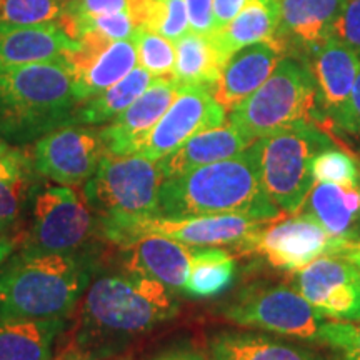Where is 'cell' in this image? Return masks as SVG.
I'll list each match as a JSON object with an SVG mask.
<instances>
[{
    "mask_svg": "<svg viewBox=\"0 0 360 360\" xmlns=\"http://www.w3.org/2000/svg\"><path fill=\"white\" fill-rule=\"evenodd\" d=\"M179 300L155 278L125 269L90 282L74 322L67 321L53 360H102L117 357L137 337L174 319Z\"/></svg>",
    "mask_w": 360,
    "mask_h": 360,
    "instance_id": "obj_1",
    "label": "cell"
},
{
    "mask_svg": "<svg viewBox=\"0 0 360 360\" xmlns=\"http://www.w3.org/2000/svg\"><path fill=\"white\" fill-rule=\"evenodd\" d=\"M250 2L252 0H214V34L231 24Z\"/></svg>",
    "mask_w": 360,
    "mask_h": 360,
    "instance_id": "obj_39",
    "label": "cell"
},
{
    "mask_svg": "<svg viewBox=\"0 0 360 360\" xmlns=\"http://www.w3.org/2000/svg\"><path fill=\"white\" fill-rule=\"evenodd\" d=\"M299 212L315 220L328 236L342 240L360 217V187L315 182Z\"/></svg>",
    "mask_w": 360,
    "mask_h": 360,
    "instance_id": "obj_24",
    "label": "cell"
},
{
    "mask_svg": "<svg viewBox=\"0 0 360 360\" xmlns=\"http://www.w3.org/2000/svg\"><path fill=\"white\" fill-rule=\"evenodd\" d=\"M282 57H285V51L277 40L240 49L227 58L210 92L225 110L231 112L272 75Z\"/></svg>",
    "mask_w": 360,
    "mask_h": 360,
    "instance_id": "obj_18",
    "label": "cell"
},
{
    "mask_svg": "<svg viewBox=\"0 0 360 360\" xmlns=\"http://www.w3.org/2000/svg\"><path fill=\"white\" fill-rule=\"evenodd\" d=\"M37 175L30 154L11 150L0 157V237L13 232L30 207Z\"/></svg>",
    "mask_w": 360,
    "mask_h": 360,
    "instance_id": "obj_25",
    "label": "cell"
},
{
    "mask_svg": "<svg viewBox=\"0 0 360 360\" xmlns=\"http://www.w3.org/2000/svg\"><path fill=\"white\" fill-rule=\"evenodd\" d=\"M295 289L326 319L360 322V276L349 259L326 254L299 270Z\"/></svg>",
    "mask_w": 360,
    "mask_h": 360,
    "instance_id": "obj_14",
    "label": "cell"
},
{
    "mask_svg": "<svg viewBox=\"0 0 360 360\" xmlns=\"http://www.w3.org/2000/svg\"><path fill=\"white\" fill-rule=\"evenodd\" d=\"M191 32L214 34V0H186Z\"/></svg>",
    "mask_w": 360,
    "mask_h": 360,
    "instance_id": "obj_38",
    "label": "cell"
},
{
    "mask_svg": "<svg viewBox=\"0 0 360 360\" xmlns=\"http://www.w3.org/2000/svg\"><path fill=\"white\" fill-rule=\"evenodd\" d=\"M307 60L317 84L323 117L332 127L347 134L352 115V94L360 72V56L352 47L332 37L310 53Z\"/></svg>",
    "mask_w": 360,
    "mask_h": 360,
    "instance_id": "obj_15",
    "label": "cell"
},
{
    "mask_svg": "<svg viewBox=\"0 0 360 360\" xmlns=\"http://www.w3.org/2000/svg\"><path fill=\"white\" fill-rule=\"evenodd\" d=\"M270 220L244 215H200V217H147L109 229L101 236L120 247L148 236H159L188 247H236Z\"/></svg>",
    "mask_w": 360,
    "mask_h": 360,
    "instance_id": "obj_10",
    "label": "cell"
},
{
    "mask_svg": "<svg viewBox=\"0 0 360 360\" xmlns=\"http://www.w3.org/2000/svg\"><path fill=\"white\" fill-rule=\"evenodd\" d=\"M339 242L309 215L297 212L289 219L270 220L233 249L238 254L262 255L277 269L299 272L315 259L334 254Z\"/></svg>",
    "mask_w": 360,
    "mask_h": 360,
    "instance_id": "obj_11",
    "label": "cell"
},
{
    "mask_svg": "<svg viewBox=\"0 0 360 360\" xmlns=\"http://www.w3.org/2000/svg\"><path fill=\"white\" fill-rule=\"evenodd\" d=\"M334 254L344 255V257H360V242L340 240Z\"/></svg>",
    "mask_w": 360,
    "mask_h": 360,
    "instance_id": "obj_42",
    "label": "cell"
},
{
    "mask_svg": "<svg viewBox=\"0 0 360 360\" xmlns=\"http://www.w3.org/2000/svg\"><path fill=\"white\" fill-rule=\"evenodd\" d=\"M29 209L30 229L22 250L82 255L98 232L96 214L72 187L37 180Z\"/></svg>",
    "mask_w": 360,
    "mask_h": 360,
    "instance_id": "obj_8",
    "label": "cell"
},
{
    "mask_svg": "<svg viewBox=\"0 0 360 360\" xmlns=\"http://www.w3.org/2000/svg\"><path fill=\"white\" fill-rule=\"evenodd\" d=\"M162 182L164 175L154 160L139 155H103L82 192L98 220V232L159 215Z\"/></svg>",
    "mask_w": 360,
    "mask_h": 360,
    "instance_id": "obj_6",
    "label": "cell"
},
{
    "mask_svg": "<svg viewBox=\"0 0 360 360\" xmlns=\"http://www.w3.org/2000/svg\"><path fill=\"white\" fill-rule=\"evenodd\" d=\"M72 40L58 24L12 25L0 22V69L60 60L74 52Z\"/></svg>",
    "mask_w": 360,
    "mask_h": 360,
    "instance_id": "obj_19",
    "label": "cell"
},
{
    "mask_svg": "<svg viewBox=\"0 0 360 360\" xmlns=\"http://www.w3.org/2000/svg\"><path fill=\"white\" fill-rule=\"evenodd\" d=\"M281 209L265 193L252 146L242 154L162 182L160 217L244 215L276 220Z\"/></svg>",
    "mask_w": 360,
    "mask_h": 360,
    "instance_id": "obj_2",
    "label": "cell"
},
{
    "mask_svg": "<svg viewBox=\"0 0 360 360\" xmlns=\"http://www.w3.org/2000/svg\"><path fill=\"white\" fill-rule=\"evenodd\" d=\"M312 175L315 182H332L340 186L359 187L360 169L347 152L337 147H327L312 160Z\"/></svg>",
    "mask_w": 360,
    "mask_h": 360,
    "instance_id": "obj_33",
    "label": "cell"
},
{
    "mask_svg": "<svg viewBox=\"0 0 360 360\" xmlns=\"http://www.w3.org/2000/svg\"><path fill=\"white\" fill-rule=\"evenodd\" d=\"M125 269L155 278L170 290H182L197 247L170 238L148 236L125 245Z\"/></svg>",
    "mask_w": 360,
    "mask_h": 360,
    "instance_id": "obj_20",
    "label": "cell"
},
{
    "mask_svg": "<svg viewBox=\"0 0 360 360\" xmlns=\"http://www.w3.org/2000/svg\"><path fill=\"white\" fill-rule=\"evenodd\" d=\"M180 85L174 77H155L148 89L122 114L101 129L105 152L110 155H130L134 147L154 129L177 97Z\"/></svg>",
    "mask_w": 360,
    "mask_h": 360,
    "instance_id": "obj_17",
    "label": "cell"
},
{
    "mask_svg": "<svg viewBox=\"0 0 360 360\" xmlns=\"http://www.w3.org/2000/svg\"><path fill=\"white\" fill-rule=\"evenodd\" d=\"M323 119L319 90L310 67L285 56L260 87L229 112V124L250 141L302 122Z\"/></svg>",
    "mask_w": 360,
    "mask_h": 360,
    "instance_id": "obj_5",
    "label": "cell"
},
{
    "mask_svg": "<svg viewBox=\"0 0 360 360\" xmlns=\"http://www.w3.org/2000/svg\"><path fill=\"white\" fill-rule=\"evenodd\" d=\"M154 32L164 35L174 44L187 32H191L186 0H159Z\"/></svg>",
    "mask_w": 360,
    "mask_h": 360,
    "instance_id": "obj_35",
    "label": "cell"
},
{
    "mask_svg": "<svg viewBox=\"0 0 360 360\" xmlns=\"http://www.w3.org/2000/svg\"><path fill=\"white\" fill-rule=\"evenodd\" d=\"M332 146L314 122L292 125L252 143L264 191L282 214L299 212L315 184L314 157Z\"/></svg>",
    "mask_w": 360,
    "mask_h": 360,
    "instance_id": "obj_7",
    "label": "cell"
},
{
    "mask_svg": "<svg viewBox=\"0 0 360 360\" xmlns=\"http://www.w3.org/2000/svg\"><path fill=\"white\" fill-rule=\"evenodd\" d=\"M342 257H344V255H342ZM345 259H349L350 262L354 264V267L357 269V272H359V276H360V257H345Z\"/></svg>",
    "mask_w": 360,
    "mask_h": 360,
    "instance_id": "obj_46",
    "label": "cell"
},
{
    "mask_svg": "<svg viewBox=\"0 0 360 360\" xmlns=\"http://www.w3.org/2000/svg\"><path fill=\"white\" fill-rule=\"evenodd\" d=\"M15 249V240L11 237H0V265L11 257V254Z\"/></svg>",
    "mask_w": 360,
    "mask_h": 360,
    "instance_id": "obj_43",
    "label": "cell"
},
{
    "mask_svg": "<svg viewBox=\"0 0 360 360\" xmlns=\"http://www.w3.org/2000/svg\"><path fill=\"white\" fill-rule=\"evenodd\" d=\"M80 101L69 60L0 69V139L25 146L74 125Z\"/></svg>",
    "mask_w": 360,
    "mask_h": 360,
    "instance_id": "obj_3",
    "label": "cell"
},
{
    "mask_svg": "<svg viewBox=\"0 0 360 360\" xmlns=\"http://www.w3.org/2000/svg\"><path fill=\"white\" fill-rule=\"evenodd\" d=\"M342 240L345 242H360V217L357 222L354 224V227L350 229V232L347 233V237L342 238Z\"/></svg>",
    "mask_w": 360,
    "mask_h": 360,
    "instance_id": "obj_44",
    "label": "cell"
},
{
    "mask_svg": "<svg viewBox=\"0 0 360 360\" xmlns=\"http://www.w3.org/2000/svg\"><path fill=\"white\" fill-rule=\"evenodd\" d=\"M174 79L180 87L202 85L212 89L225 65V58L220 53L212 35L187 32L175 42Z\"/></svg>",
    "mask_w": 360,
    "mask_h": 360,
    "instance_id": "obj_27",
    "label": "cell"
},
{
    "mask_svg": "<svg viewBox=\"0 0 360 360\" xmlns=\"http://www.w3.org/2000/svg\"><path fill=\"white\" fill-rule=\"evenodd\" d=\"M224 317L245 328L327 345V319L299 290L282 283L245 290L224 309Z\"/></svg>",
    "mask_w": 360,
    "mask_h": 360,
    "instance_id": "obj_9",
    "label": "cell"
},
{
    "mask_svg": "<svg viewBox=\"0 0 360 360\" xmlns=\"http://www.w3.org/2000/svg\"><path fill=\"white\" fill-rule=\"evenodd\" d=\"M281 20V0H252L227 27L214 34L225 60L240 49L274 40Z\"/></svg>",
    "mask_w": 360,
    "mask_h": 360,
    "instance_id": "obj_26",
    "label": "cell"
},
{
    "mask_svg": "<svg viewBox=\"0 0 360 360\" xmlns=\"http://www.w3.org/2000/svg\"><path fill=\"white\" fill-rule=\"evenodd\" d=\"M101 129L67 125L35 141L30 157L35 172L58 186L79 187L96 174L105 155Z\"/></svg>",
    "mask_w": 360,
    "mask_h": 360,
    "instance_id": "obj_13",
    "label": "cell"
},
{
    "mask_svg": "<svg viewBox=\"0 0 360 360\" xmlns=\"http://www.w3.org/2000/svg\"><path fill=\"white\" fill-rule=\"evenodd\" d=\"M137 40L139 65L146 69L152 77H174L177 51L172 40L147 29H139Z\"/></svg>",
    "mask_w": 360,
    "mask_h": 360,
    "instance_id": "obj_32",
    "label": "cell"
},
{
    "mask_svg": "<svg viewBox=\"0 0 360 360\" xmlns=\"http://www.w3.org/2000/svg\"><path fill=\"white\" fill-rule=\"evenodd\" d=\"M227 122V110L215 101L210 89L202 85L180 87L177 97L154 125V129L142 139L130 155L148 160H160L193 135L204 130L219 127Z\"/></svg>",
    "mask_w": 360,
    "mask_h": 360,
    "instance_id": "obj_12",
    "label": "cell"
},
{
    "mask_svg": "<svg viewBox=\"0 0 360 360\" xmlns=\"http://www.w3.org/2000/svg\"><path fill=\"white\" fill-rule=\"evenodd\" d=\"M8 152H11V147H8V143L4 141V139H0V157L8 154Z\"/></svg>",
    "mask_w": 360,
    "mask_h": 360,
    "instance_id": "obj_45",
    "label": "cell"
},
{
    "mask_svg": "<svg viewBox=\"0 0 360 360\" xmlns=\"http://www.w3.org/2000/svg\"><path fill=\"white\" fill-rule=\"evenodd\" d=\"M129 7L130 0H67L65 12L58 25L67 34L72 27L80 24V22L115 12H127Z\"/></svg>",
    "mask_w": 360,
    "mask_h": 360,
    "instance_id": "obj_34",
    "label": "cell"
},
{
    "mask_svg": "<svg viewBox=\"0 0 360 360\" xmlns=\"http://www.w3.org/2000/svg\"><path fill=\"white\" fill-rule=\"evenodd\" d=\"M67 317L30 319L0 314V360H53Z\"/></svg>",
    "mask_w": 360,
    "mask_h": 360,
    "instance_id": "obj_22",
    "label": "cell"
},
{
    "mask_svg": "<svg viewBox=\"0 0 360 360\" xmlns=\"http://www.w3.org/2000/svg\"><path fill=\"white\" fill-rule=\"evenodd\" d=\"M347 135L357 137L360 141V72L352 94V115H350V127Z\"/></svg>",
    "mask_w": 360,
    "mask_h": 360,
    "instance_id": "obj_41",
    "label": "cell"
},
{
    "mask_svg": "<svg viewBox=\"0 0 360 360\" xmlns=\"http://www.w3.org/2000/svg\"><path fill=\"white\" fill-rule=\"evenodd\" d=\"M254 141L229 122L193 135L164 159L157 160L165 179H174L193 169L231 159L249 148Z\"/></svg>",
    "mask_w": 360,
    "mask_h": 360,
    "instance_id": "obj_21",
    "label": "cell"
},
{
    "mask_svg": "<svg viewBox=\"0 0 360 360\" xmlns=\"http://www.w3.org/2000/svg\"><path fill=\"white\" fill-rule=\"evenodd\" d=\"M236 274V259L227 250L217 247H197L184 294L195 299L219 295L231 285Z\"/></svg>",
    "mask_w": 360,
    "mask_h": 360,
    "instance_id": "obj_30",
    "label": "cell"
},
{
    "mask_svg": "<svg viewBox=\"0 0 360 360\" xmlns=\"http://www.w3.org/2000/svg\"><path fill=\"white\" fill-rule=\"evenodd\" d=\"M347 0H281V20L276 39L285 56L307 60L310 53L334 35Z\"/></svg>",
    "mask_w": 360,
    "mask_h": 360,
    "instance_id": "obj_16",
    "label": "cell"
},
{
    "mask_svg": "<svg viewBox=\"0 0 360 360\" xmlns=\"http://www.w3.org/2000/svg\"><path fill=\"white\" fill-rule=\"evenodd\" d=\"M102 360H135L132 355H117V357H110V359H102Z\"/></svg>",
    "mask_w": 360,
    "mask_h": 360,
    "instance_id": "obj_47",
    "label": "cell"
},
{
    "mask_svg": "<svg viewBox=\"0 0 360 360\" xmlns=\"http://www.w3.org/2000/svg\"><path fill=\"white\" fill-rule=\"evenodd\" d=\"M92 282L84 255L22 250L0 265V314L69 317Z\"/></svg>",
    "mask_w": 360,
    "mask_h": 360,
    "instance_id": "obj_4",
    "label": "cell"
},
{
    "mask_svg": "<svg viewBox=\"0 0 360 360\" xmlns=\"http://www.w3.org/2000/svg\"><path fill=\"white\" fill-rule=\"evenodd\" d=\"M212 360H332L315 350L257 332H220L210 339Z\"/></svg>",
    "mask_w": 360,
    "mask_h": 360,
    "instance_id": "obj_23",
    "label": "cell"
},
{
    "mask_svg": "<svg viewBox=\"0 0 360 360\" xmlns=\"http://www.w3.org/2000/svg\"><path fill=\"white\" fill-rule=\"evenodd\" d=\"M67 0H0V22L12 25L58 24Z\"/></svg>",
    "mask_w": 360,
    "mask_h": 360,
    "instance_id": "obj_31",
    "label": "cell"
},
{
    "mask_svg": "<svg viewBox=\"0 0 360 360\" xmlns=\"http://www.w3.org/2000/svg\"><path fill=\"white\" fill-rule=\"evenodd\" d=\"M360 56V0H347L337 19L334 35Z\"/></svg>",
    "mask_w": 360,
    "mask_h": 360,
    "instance_id": "obj_37",
    "label": "cell"
},
{
    "mask_svg": "<svg viewBox=\"0 0 360 360\" xmlns=\"http://www.w3.org/2000/svg\"><path fill=\"white\" fill-rule=\"evenodd\" d=\"M154 360H212L207 357L205 354L191 347H177L170 349L167 352H162L157 355Z\"/></svg>",
    "mask_w": 360,
    "mask_h": 360,
    "instance_id": "obj_40",
    "label": "cell"
},
{
    "mask_svg": "<svg viewBox=\"0 0 360 360\" xmlns=\"http://www.w3.org/2000/svg\"><path fill=\"white\" fill-rule=\"evenodd\" d=\"M154 79L146 69L137 65L120 82L80 103L75 110L74 125H101L110 122L129 105H132L148 89V85L154 82Z\"/></svg>",
    "mask_w": 360,
    "mask_h": 360,
    "instance_id": "obj_29",
    "label": "cell"
},
{
    "mask_svg": "<svg viewBox=\"0 0 360 360\" xmlns=\"http://www.w3.org/2000/svg\"><path fill=\"white\" fill-rule=\"evenodd\" d=\"M137 65L139 53L135 35L132 39L112 42L87 69L74 75L75 92L80 103L120 82Z\"/></svg>",
    "mask_w": 360,
    "mask_h": 360,
    "instance_id": "obj_28",
    "label": "cell"
},
{
    "mask_svg": "<svg viewBox=\"0 0 360 360\" xmlns=\"http://www.w3.org/2000/svg\"><path fill=\"white\" fill-rule=\"evenodd\" d=\"M326 340L342 360H360V322L328 321Z\"/></svg>",
    "mask_w": 360,
    "mask_h": 360,
    "instance_id": "obj_36",
    "label": "cell"
}]
</instances>
